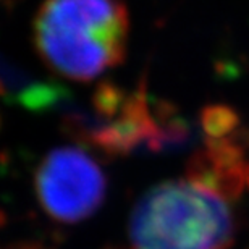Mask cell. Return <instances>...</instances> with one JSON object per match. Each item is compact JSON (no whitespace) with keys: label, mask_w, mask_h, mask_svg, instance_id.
<instances>
[{"label":"cell","mask_w":249,"mask_h":249,"mask_svg":"<svg viewBox=\"0 0 249 249\" xmlns=\"http://www.w3.org/2000/svg\"><path fill=\"white\" fill-rule=\"evenodd\" d=\"M128 29L122 0H44L33 33L47 67L73 81H91L123 62Z\"/></svg>","instance_id":"obj_1"},{"label":"cell","mask_w":249,"mask_h":249,"mask_svg":"<svg viewBox=\"0 0 249 249\" xmlns=\"http://www.w3.org/2000/svg\"><path fill=\"white\" fill-rule=\"evenodd\" d=\"M235 228L225 193L206 175L163 181L139 199L129 249H223Z\"/></svg>","instance_id":"obj_2"},{"label":"cell","mask_w":249,"mask_h":249,"mask_svg":"<svg viewBox=\"0 0 249 249\" xmlns=\"http://www.w3.org/2000/svg\"><path fill=\"white\" fill-rule=\"evenodd\" d=\"M37 199L53 220L78 223L92 217L107 196V178L96 159L76 146L57 147L34 178Z\"/></svg>","instance_id":"obj_3"},{"label":"cell","mask_w":249,"mask_h":249,"mask_svg":"<svg viewBox=\"0 0 249 249\" xmlns=\"http://www.w3.org/2000/svg\"><path fill=\"white\" fill-rule=\"evenodd\" d=\"M0 96L36 110L58 102L60 91L55 86L29 78L23 70L8 63L3 55H0Z\"/></svg>","instance_id":"obj_4"},{"label":"cell","mask_w":249,"mask_h":249,"mask_svg":"<svg viewBox=\"0 0 249 249\" xmlns=\"http://www.w3.org/2000/svg\"><path fill=\"white\" fill-rule=\"evenodd\" d=\"M13 249H42L39 246H21V248H13Z\"/></svg>","instance_id":"obj_5"}]
</instances>
